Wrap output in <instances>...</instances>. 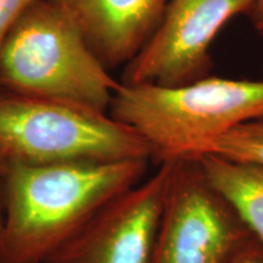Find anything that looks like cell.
Returning a JSON list of instances; mask_svg holds the SVG:
<instances>
[{
	"mask_svg": "<svg viewBox=\"0 0 263 263\" xmlns=\"http://www.w3.org/2000/svg\"><path fill=\"white\" fill-rule=\"evenodd\" d=\"M108 114L145 140L157 164L188 159L233 127L263 118V81L121 83Z\"/></svg>",
	"mask_w": 263,
	"mask_h": 263,
	"instance_id": "7a4b0ae2",
	"label": "cell"
},
{
	"mask_svg": "<svg viewBox=\"0 0 263 263\" xmlns=\"http://www.w3.org/2000/svg\"><path fill=\"white\" fill-rule=\"evenodd\" d=\"M0 155L5 162L26 164L151 160L145 140L108 112L4 90Z\"/></svg>",
	"mask_w": 263,
	"mask_h": 263,
	"instance_id": "277c9868",
	"label": "cell"
},
{
	"mask_svg": "<svg viewBox=\"0 0 263 263\" xmlns=\"http://www.w3.org/2000/svg\"><path fill=\"white\" fill-rule=\"evenodd\" d=\"M121 83L59 0H34L0 51V89L71 101L108 112Z\"/></svg>",
	"mask_w": 263,
	"mask_h": 263,
	"instance_id": "3957f363",
	"label": "cell"
},
{
	"mask_svg": "<svg viewBox=\"0 0 263 263\" xmlns=\"http://www.w3.org/2000/svg\"><path fill=\"white\" fill-rule=\"evenodd\" d=\"M149 160L5 162L0 263H45L108 201L143 180Z\"/></svg>",
	"mask_w": 263,
	"mask_h": 263,
	"instance_id": "6da1fadb",
	"label": "cell"
},
{
	"mask_svg": "<svg viewBox=\"0 0 263 263\" xmlns=\"http://www.w3.org/2000/svg\"><path fill=\"white\" fill-rule=\"evenodd\" d=\"M176 161L108 201L45 263H151Z\"/></svg>",
	"mask_w": 263,
	"mask_h": 263,
	"instance_id": "8992f818",
	"label": "cell"
},
{
	"mask_svg": "<svg viewBox=\"0 0 263 263\" xmlns=\"http://www.w3.org/2000/svg\"><path fill=\"white\" fill-rule=\"evenodd\" d=\"M5 161L3 159L2 155H0V180H2V174H3V168H4Z\"/></svg>",
	"mask_w": 263,
	"mask_h": 263,
	"instance_id": "5bb4252c",
	"label": "cell"
},
{
	"mask_svg": "<svg viewBox=\"0 0 263 263\" xmlns=\"http://www.w3.org/2000/svg\"><path fill=\"white\" fill-rule=\"evenodd\" d=\"M227 263H263V248L255 238L242 246Z\"/></svg>",
	"mask_w": 263,
	"mask_h": 263,
	"instance_id": "7c38bea8",
	"label": "cell"
},
{
	"mask_svg": "<svg viewBox=\"0 0 263 263\" xmlns=\"http://www.w3.org/2000/svg\"><path fill=\"white\" fill-rule=\"evenodd\" d=\"M255 0H170L159 26L128 65L124 83L180 85L209 68L210 45Z\"/></svg>",
	"mask_w": 263,
	"mask_h": 263,
	"instance_id": "52a82bcc",
	"label": "cell"
},
{
	"mask_svg": "<svg viewBox=\"0 0 263 263\" xmlns=\"http://www.w3.org/2000/svg\"><path fill=\"white\" fill-rule=\"evenodd\" d=\"M211 154L263 168V118L233 127L206 144L196 156Z\"/></svg>",
	"mask_w": 263,
	"mask_h": 263,
	"instance_id": "30bf717a",
	"label": "cell"
},
{
	"mask_svg": "<svg viewBox=\"0 0 263 263\" xmlns=\"http://www.w3.org/2000/svg\"><path fill=\"white\" fill-rule=\"evenodd\" d=\"M251 11L255 27L263 35V4H255L251 8Z\"/></svg>",
	"mask_w": 263,
	"mask_h": 263,
	"instance_id": "4fadbf2b",
	"label": "cell"
},
{
	"mask_svg": "<svg viewBox=\"0 0 263 263\" xmlns=\"http://www.w3.org/2000/svg\"><path fill=\"white\" fill-rule=\"evenodd\" d=\"M252 239L195 157L177 160L151 263H227Z\"/></svg>",
	"mask_w": 263,
	"mask_h": 263,
	"instance_id": "5b68a950",
	"label": "cell"
},
{
	"mask_svg": "<svg viewBox=\"0 0 263 263\" xmlns=\"http://www.w3.org/2000/svg\"><path fill=\"white\" fill-rule=\"evenodd\" d=\"M255 4H263V0H255ZM254 5H252V6H254Z\"/></svg>",
	"mask_w": 263,
	"mask_h": 263,
	"instance_id": "9a60e30c",
	"label": "cell"
},
{
	"mask_svg": "<svg viewBox=\"0 0 263 263\" xmlns=\"http://www.w3.org/2000/svg\"><path fill=\"white\" fill-rule=\"evenodd\" d=\"M32 2L34 0H0V51L18 17Z\"/></svg>",
	"mask_w": 263,
	"mask_h": 263,
	"instance_id": "8fae6325",
	"label": "cell"
},
{
	"mask_svg": "<svg viewBox=\"0 0 263 263\" xmlns=\"http://www.w3.org/2000/svg\"><path fill=\"white\" fill-rule=\"evenodd\" d=\"M195 159L213 188L230 203L263 248V168L211 154Z\"/></svg>",
	"mask_w": 263,
	"mask_h": 263,
	"instance_id": "9c48e42d",
	"label": "cell"
},
{
	"mask_svg": "<svg viewBox=\"0 0 263 263\" xmlns=\"http://www.w3.org/2000/svg\"><path fill=\"white\" fill-rule=\"evenodd\" d=\"M106 66L130 62L155 32L170 0H59Z\"/></svg>",
	"mask_w": 263,
	"mask_h": 263,
	"instance_id": "ba28073f",
	"label": "cell"
}]
</instances>
